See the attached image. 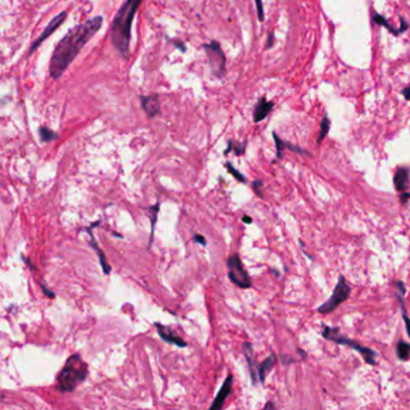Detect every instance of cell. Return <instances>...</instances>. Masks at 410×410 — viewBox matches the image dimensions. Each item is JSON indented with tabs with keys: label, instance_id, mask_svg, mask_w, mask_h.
Segmentation results:
<instances>
[{
	"label": "cell",
	"instance_id": "6da1fadb",
	"mask_svg": "<svg viewBox=\"0 0 410 410\" xmlns=\"http://www.w3.org/2000/svg\"><path fill=\"white\" fill-rule=\"evenodd\" d=\"M102 23L103 18L101 16L90 18L81 24L71 28L66 35L57 43L49 62V76L52 79L59 80L63 76L64 72L79 56L83 47L100 30Z\"/></svg>",
	"mask_w": 410,
	"mask_h": 410
},
{
	"label": "cell",
	"instance_id": "7a4b0ae2",
	"mask_svg": "<svg viewBox=\"0 0 410 410\" xmlns=\"http://www.w3.org/2000/svg\"><path fill=\"white\" fill-rule=\"evenodd\" d=\"M142 1L144 0H125L113 18L111 41L123 58H128L130 53L132 20Z\"/></svg>",
	"mask_w": 410,
	"mask_h": 410
},
{
	"label": "cell",
	"instance_id": "3957f363",
	"mask_svg": "<svg viewBox=\"0 0 410 410\" xmlns=\"http://www.w3.org/2000/svg\"><path fill=\"white\" fill-rule=\"evenodd\" d=\"M88 374L87 363L81 355L74 354L66 360L63 369L57 375V386L63 392H72L85 380Z\"/></svg>",
	"mask_w": 410,
	"mask_h": 410
},
{
	"label": "cell",
	"instance_id": "277c9868",
	"mask_svg": "<svg viewBox=\"0 0 410 410\" xmlns=\"http://www.w3.org/2000/svg\"><path fill=\"white\" fill-rule=\"evenodd\" d=\"M321 334H323L324 338L328 339V341L334 342V343H337V344L345 345V347H349V348H351V349L356 350V351H359L360 354L362 355L363 360H365L366 363L372 365V366H377V361H375L377 352H375L374 350L370 349V348L363 347V345L357 343L356 341H352V339L342 336V334L339 333V328H329V326L324 325L323 333Z\"/></svg>",
	"mask_w": 410,
	"mask_h": 410
},
{
	"label": "cell",
	"instance_id": "5b68a950",
	"mask_svg": "<svg viewBox=\"0 0 410 410\" xmlns=\"http://www.w3.org/2000/svg\"><path fill=\"white\" fill-rule=\"evenodd\" d=\"M202 48L206 52L213 76L223 79L226 74V57L220 43L218 41H211L209 43H204Z\"/></svg>",
	"mask_w": 410,
	"mask_h": 410
},
{
	"label": "cell",
	"instance_id": "8992f818",
	"mask_svg": "<svg viewBox=\"0 0 410 410\" xmlns=\"http://www.w3.org/2000/svg\"><path fill=\"white\" fill-rule=\"evenodd\" d=\"M350 292H351V289H350L347 279H345L343 276H339L337 285L334 287L333 294H332L331 297H329L325 303H323V305L318 308V312L320 314H324V315L332 313L339 305H342V303L345 302V301L349 298Z\"/></svg>",
	"mask_w": 410,
	"mask_h": 410
},
{
	"label": "cell",
	"instance_id": "52a82bcc",
	"mask_svg": "<svg viewBox=\"0 0 410 410\" xmlns=\"http://www.w3.org/2000/svg\"><path fill=\"white\" fill-rule=\"evenodd\" d=\"M227 268H229V278L235 285L241 289H249L251 287V279L248 272L243 266L238 254H232L227 259Z\"/></svg>",
	"mask_w": 410,
	"mask_h": 410
},
{
	"label": "cell",
	"instance_id": "ba28073f",
	"mask_svg": "<svg viewBox=\"0 0 410 410\" xmlns=\"http://www.w3.org/2000/svg\"><path fill=\"white\" fill-rule=\"evenodd\" d=\"M66 17H67V12L62 11L61 14H58L56 17L52 18V20L48 23V25L45 28V30H43L42 34H41L36 40H34L32 46L29 47V51H28V56H32L34 52L39 48V46L42 45L43 41L47 40L49 36H51L52 34L56 32V30L58 29V28L61 27L64 22H65Z\"/></svg>",
	"mask_w": 410,
	"mask_h": 410
},
{
	"label": "cell",
	"instance_id": "9c48e42d",
	"mask_svg": "<svg viewBox=\"0 0 410 410\" xmlns=\"http://www.w3.org/2000/svg\"><path fill=\"white\" fill-rule=\"evenodd\" d=\"M140 101H141V106L148 118H154L160 113V99L158 94L142 95Z\"/></svg>",
	"mask_w": 410,
	"mask_h": 410
},
{
	"label": "cell",
	"instance_id": "30bf717a",
	"mask_svg": "<svg viewBox=\"0 0 410 410\" xmlns=\"http://www.w3.org/2000/svg\"><path fill=\"white\" fill-rule=\"evenodd\" d=\"M243 351H245L246 363H248L249 373H250V378H251V381H253V385H256V384L260 381V379H259V373H258L259 365H256L255 356H254V351H253V345H251V343L246 342V343L243 344Z\"/></svg>",
	"mask_w": 410,
	"mask_h": 410
},
{
	"label": "cell",
	"instance_id": "8fae6325",
	"mask_svg": "<svg viewBox=\"0 0 410 410\" xmlns=\"http://www.w3.org/2000/svg\"><path fill=\"white\" fill-rule=\"evenodd\" d=\"M155 328H157V331H158V333H159V336L162 337L165 342H167V343L175 344L180 348H185L186 345H188L183 338H181L180 336H177V334H176L170 328H167V326H164V325H162V324L157 323L155 324Z\"/></svg>",
	"mask_w": 410,
	"mask_h": 410
},
{
	"label": "cell",
	"instance_id": "7c38bea8",
	"mask_svg": "<svg viewBox=\"0 0 410 410\" xmlns=\"http://www.w3.org/2000/svg\"><path fill=\"white\" fill-rule=\"evenodd\" d=\"M232 384H233V377L232 374L227 375V378L225 379L224 384H223L222 389L218 392L217 397H215L213 404L211 406V409H220L224 406V402L226 401L227 397L230 396L231 392H232Z\"/></svg>",
	"mask_w": 410,
	"mask_h": 410
},
{
	"label": "cell",
	"instance_id": "4fadbf2b",
	"mask_svg": "<svg viewBox=\"0 0 410 410\" xmlns=\"http://www.w3.org/2000/svg\"><path fill=\"white\" fill-rule=\"evenodd\" d=\"M274 102L273 101H268L266 98L263 97L260 98V100L256 102V105L254 106L253 111V118L255 123H260L263 122L267 116L269 115V112L273 108Z\"/></svg>",
	"mask_w": 410,
	"mask_h": 410
},
{
	"label": "cell",
	"instance_id": "5bb4252c",
	"mask_svg": "<svg viewBox=\"0 0 410 410\" xmlns=\"http://www.w3.org/2000/svg\"><path fill=\"white\" fill-rule=\"evenodd\" d=\"M393 184L394 189L399 193H404L407 189L409 188V168L407 167H398L394 172L393 177Z\"/></svg>",
	"mask_w": 410,
	"mask_h": 410
},
{
	"label": "cell",
	"instance_id": "9a60e30c",
	"mask_svg": "<svg viewBox=\"0 0 410 410\" xmlns=\"http://www.w3.org/2000/svg\"><path fill=\"white\" fill-rule=\"evenodd\" d=\"M277 362V356L274 354L269 355L264 362H261V365H259L258 367V373H259V379H260V383L264 384L265 380H266L267 374L271 372V369L273 368V366L276 365Z\"/></svg>",
	"mask_w": 410,
	"mask_h": 410
},
{
	"label": "cell",
	"instance_id": "2e32d148",
	"mask_svg": "<svg viewBox=\"0 0 410 410\" xmlns=\"http://www.w3.org/2000/svg\"><path fill=\"white\" fill-rule=\"evenodd\" d=\"M87 230H88V232H89L90 237H92V241H90V246H92V248L94 249V250L98 253L99 260H100V264H101V267H102L103 273H105V274H110L111 273V266H110V264L107 263V260H106L105 254H103L102 250H101V249L99 248L98 243L95 242L94 236H93V233H92V231H90V229H87Z\"/></svg>",
	"mask_w": 410,
	"mask_h": 410
},
{
	"label": "cell",
	"instance_id": "e0dca14e",
	"mask_svg": "<svg viewBox=\"0 0 410 410\" xmlns=\"http://www.w3.org/2000/svg\"><path fill=\"white\" fill-rule=\"evenodd\" d=\"M372 20H373V23H375V24L380 25V27L386 28V29H388L389 32H390L394 36H397V35H399V34H401V33H399L398 29H394V28L392 27V25L390 24V23L388 22V20H386V18L384 17L383 15L377 14V12H373V14H372Z\"/></svg>",
	"mask_w": 410,
	"mask_h": 410
},
{
	"label": "cell",
	"instance_id": "ac0fdd59",
	"mask_svg": "<svg viewBox=\"0 0 410 410\" xmlns=\"http://www.w3.org/2000/svg\"><path fill=\"white\" fill-rule=\"evenodd\" d=\"M397 357L401 361H408L410 357V344L406 343L404 341H398L396 347Z\"/></svg>",
	"mask_w": 410,
	"mask_h": 410
},
{
	"label": "cell",
	"instance_id": "d6986e66",
	"mask_svg": "<svg viewBox=\"0 0 410 410\" xmlns=\"http://www.w3.org/2000/svg\"><path fill=\"white\" fill-rule=\"evenodd\" d=\"M246 147V142H243V144H238V142L229 141V142H227V148L225 149L224 154L227 155L230 152H233L236 155H238V157H240V155L245 154Z\"/></svg>",
	"mask_w": 410,
	"mask_h": 410
},
{
	"label": "cell",
	"instance_id": "ffe728a7",
	"mask_svg": "<svg viewBox=\"0 0 410 410\" xmlns=\"http://www.w3.org/2000/svg\"><path fill=\"white\" fill-rule=\"evenodd\" d=\"M39 135H40L41 142H43V144H46V142H52L58 139V134L52 130V129L47 128V126H41V128L39 129Z\"/></svg>",
	"mask_w": 410,
	"mask_h": 410
},
{
	"label": "cell",
	"instance_id": "44dd1931",
	"mask_svg": "<svg viewBox=\"0 0 410 410\" xmlns=\"http://www.w3.org/2000/svg\"><path fill=\"white\" fill-rule=\"evenodd\" d=\"M329 128H331V122H329V118L328 116H324L320 123V131H319L318 144H321V142L325 140V137L328 136V134L329 131Z\"/></svg>",
	"mask_w": 410,
	"mask_h": 410
},
{
	"label": "cell",
	"instance_id": "7402d4cb",
	"mask_svg": "<svg viewBox=\"0 0 410 410\" xmlns=\"http://www.w3.org/2000/svg\"><path fill=\"white\" fill-rule=\"evenodd\" d=\"M397 297H398L399 302H401V310H402V318H403L404 323H406V328H407V333H408V336L410 337V318L408 315V313H407V309H406V306H404V301H403V297L404 295L401 294V292H397Z\"/></svg>",
	"mask_w": 410,
	"mask_h": 410
},
{
	"label": "cell",
	"instance_id": "603a6c76",
	"mask_svg": "<svg viewBox=\"0 0 410 410\" xmlns=\"http://www.w3.org/2000/svg\"><path fill=\"white\" fill-rule=\"evenodd\" d=\"M149 211H150V226H152V232H150V238H149V246H150L153 242V235H154L155 224H157V217H158V212H159V204H155V206L149 207Z\"/></svg>",
	"mask_w": 410,
	"mask_h": 410
},
{
	"label": "cell",
	"instance_id": "cb8c5ba5",
	"mask_svg": "<svg viewBox=\"0 0 410 410\" xmlns=\"http://www.w3.org/2000/svg\"><path fill=\"white\" fill-rule=\"evenodd\" d=\"M273 139H274V142H276V149H277V159H282L283 158V152H284L285 149V144H284V140H282L278 135L276 134V132H273Z\"/></svg>",
	"mask_w": 410,
	"mask_h": 410
},
{
	"label": "cell",
	"instance_id": "d4e9b609",
	"mask_svg": "<svg viewBox=\"0 0 410 410\" xmlns=\"http://www.w3.org/2000/svg\"><path fill=\"white\" fill-rule=\"evenodd\" d=\"M226 168H227V171H229V172L231 173V175H232L233 177L236 178V180L242 182V183H246V180L245 176H243L241 172H238V171L236 170V168L233 167V166L231 165L230 163H226Z\"/></svg>",
	"mask_w": 410,
	"mask_h": 410
},
{
	"label": "cell",
	"instance_id": "484cf974",
	"mask_svg": "<svg viewBox=\"0 0 410 410\" xmlns=\"http://www.w3.org/2000/svg\"><path fill=\"white\" fill-rule=\"evenodd\" d=\"M255 5H256V10H258V18L260 22H263L265 20V11H264V5H263V1L261 0H255Z\"/></svg>",
	"mask_w": 410,
	"mask_h": 410
},
{
	"label": "cell",
	"instance_id": "4316f807",
	"mask_svg": "<svg viewBox=\"0 0 410 410\" xmlns=\"http://www.w3.org/2000/svg\"><path fill=\"white\" fill-rule=\"evenodd\" d=\"M264 183L261 181H254L253 182V189L256 193V195L263 197V193H261V188H263Z\"/></svg>",
	"mask_w": 410,
	"mask_h": 410
},
{
	"label": "cell",
	"instance_id": "83f0119b",
	"mask_svg": "<svg viewBox=\"0 0 410 410\" xmlns=\"http://www.w3.org/2000/svg\"><path fill=\"white\" fill-rule=\"evenodd\" d=\"M194 242L199 243V245H201V246H204L207 245L206 238H205L202 235H197V233H196L195 236H194Z\"/></svg>",
	"mask_w": 410,
	"mask_h": 410
},
{
	"label": "cell",
	"instance_id": "f1b7e54d",
	"mask_svg": "<svg viewBox=\"0 0 410 410\" xmlns=\"http://www.w3.org/2000/svg\"><path fill=\"white\" fill-rule=\"evenodd\" d=\"M273 45H274V33H269L268 38H267L266 49H269Z\"/></svg>",
	"mask_w": 410,
	"mask_h": 410
},
{
	"label": "cell",
	"instance_id": "f546056e",
	"mask_svg": "<svg viewBox=\"0 0 410 410\" xmlns=\"http://www.w3.org/2000/svg\"><path fill=\"white\" fill-rule=\"evenodd\" d=\"M410 199V193L408 191H404V193H401V196H399V200H401L402 205H406L407 202L409 201Z\"/></svg>",
	"mask_w": 410,
	"mask_h": 410
},
{
	"label": "cell",
	"instance_id": "4dcf8cb0",
	"mask_svg": "<svg viewBox=\"0 0 410 410\" xmlns=\"http://www.w3.org/2000/svg\"><path fill=\"white\" fill-rule=\"evenodd\" d=\"M172 43L176 47L180 48L182 52H185V45H184V42L182 40H172Z\"/></svg>",
	"mask_w": 410,
	"mask_h": 410
},
{
	"label": "cell",
	"instance_id": "1f68e13d",
	"mask_svg": "<svg viewBox=\"0 0 410 410\" xmlns=\"http://www.w3.org/2000/svg\"><path fill=\"white\" fill-rule=\"evenodd\" d=\"M408 28H409V24L406 22V20H404V18L402 17L401 18V28H399V29H398L399 33H401V34L404 33L407 29H408Z\"/></svg>",
	"mask_w": 410,
	"mask_h": 410
},
{
	"label": "cell",
	"instance_id": "d6a6232c",
	"mask_svg": "<svg viewBox=\"0 0 410 410\" xmlns=\"http://www.w3.org/2000/svg\"><path fill=\"white\" fill-rule=\"evenodd\" d=\"M402 94H403V97L406 98V100L410 101V84L402 90Z\"/></svg>",
	"mask_w": 410,
	"mask_h": 410
},
{
	"label": "cell",
	"instance_id": "836d02e7",
	"mask_svg": "<svg viewBox=\"0 0 410 410\" xmlns=\"http://www.w3.org/2000/svg\"><path fill=\"white\" fill-rule=\"evenodd\" d=\"M41 287H42V290H43V292H45L46 294V296H48V297H51V298H54V294L52 291H49L48 289H46L45 287H43V285H41Z\"/></svg>",
	"mask_w": 410,
	"mask_h": 410
},
{
	"label": "cell",
	"instance_id": "e575fe53",
	"mask_svg": "<svg viewBox=\"0 0 410 410\" xmlns=\"http://www.w3.org/2000/svg\"><path fill=\"white\" fill-rule=\"evenodd\" d=\"M242 220H243V223H246V224H251V223H253V219H251L249 215H243Z\"/></svg>",
	"mask_w": 410,
	"mask_h": 410
},
{
	"label": "cell",
	"instance_id": "d590c367",
	"mask_svg": "<svg viewBox=\"0 0 410 410\" xmlns=\"http://www.w3.org/2000/svg\"><path fill=\"white\" fill-rule=\"evenodd\" d=\"M23 260L25 261V263H27V265H28V267H30V268L32 269H35V267L33 266V264L30 263V260H28V259H25V258H23Z\"/></svg>",
	"mask_w": 410,
	"mask_h": 410
},
{
	"label": "cell",
	"instance_id": "8d00e7d4",
	"mask_svg": "<svg viewBox=\"0 0 410 410\" xmlns=\"http://www.w3.org/2000/svg\"><path fill=\"white\" fill-rule=\"evenodd\" d=\"M268 408H271V409H274L276 408V407H274V404H272L271 402H268V403L266 404V406H265V409H268Z\"/></svg>",
	"mask_w": 410,
	"mask_h": 410
},
{
	"label": "cell",
	"instance_id": "74e56055",
	"mask_svg": "<svg viewBox=\"0 0 410 410\" xmlns=\"http://www.w3.org/2000/svg\"><path fill=\"white\" fill-rule=\"evenodd\" d=\"M298 354H300L302 357H305V359L307 357V355H306V351H303V350H301V349H298Z\"/></svg>",
	"mask_w": 410,
	"mask_h": 410
}]
</instances>
